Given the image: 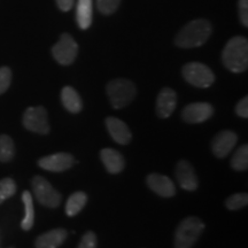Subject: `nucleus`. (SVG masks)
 I'll use <instances>...</instances> for the list:
<instances>
[{
  "label": "nucleus",
  "mask_w": 248,
  "mask_h": 248,
  "mask_svg": "<svg viewBox=\"0 0 248 248\" xmlns=\"http://www.w3.org/2000/svg\"><path fill=\"white\" fill-rule=\"evenodd\" d=\"M147 184L156 194L163 198H171L176 194V186L167 176L161 173H151L147 177Z\"/></svg>",
  "instance_id": "obj_14"
},
{
  "label": "nucleus",
  "mask_w": 248,
  "mask_h": 248,
  "mask_svg": "<svg viewBox=\"0 0 248 248\" xmlns=\"http://www.w3.org/2000/svg\"><path fill=\"white\" fill-rule=\"evenodd\" d=\"M77 248H97V235L94 232L88 231L83 235Z\"/></svg>",
  "instance_id": "obj_28"
},
{
  "label": "nucleus",
  "mask_w": 248,
  "mask_h": 248,
  "mask_svg": "<svg viewBox=\"0 0 248 248\" xmlns=\"http://www.w3.org/2000/svg\"><path fill=\"white\" fill-rule=\"evenodd\" d=\"M77 24L80 29L90 28L93 18V0H78L76 6Z\"/></svg>",
  "instance_id": "obj_18"
},
{
  "label": "nucleus",
  "mask_w": 248,
  "mask_h": 248,
  "mask_svg": "<svg viewBox=\"0 0 248 248\" xmlns=\"http://www.w3.org/2000/svg\"><path fill=\"white\" fill-rule=\"evenodd\" d=\"M23 125L29 131L47 135L49 123L47 111L44 107H29L23 114Z\"/></svg>",
  "instance_id": "obj_8"
},
{
  "label": "nucleus",
  "mask_w": 248,
  "mask_h": 248,
  "mask_svg": "<svg viewBox=\"0 0 248 248\" xmlns=\"http://www.w3.org/2000/svg\"><path fill=\"white\" fill-rule=\"evenodd\" d=\"M68 237V231L64 229L53 230L40 234L35 241L36 248H58L64 243Z\"/></svg>",
  "instance_id": "obj_16"
},
{
  "label": "nucleus",
  "mask_w": 248,
  "mask_h": 248,
  "mask_svg": "<svg viewBox=\"0 0 248 248\" xmlns=\"http://www.w3.org/2000/svg\"><path fill=\"white\" fill-rule=\"evenodd\" d=\"M235 113L239 117L243 119H247L248 117V98L245 97L238 102L237 106H235Z\"/></svg>",
  "instance_id": "obj_30"
},
{
  "label": "nucleus",
  "mask_w": 248,
  "mask_h": 248,
  "mask_svg": "<svg viewBox=\"0 0 248 248\" xmlns=\"http://www.w3.org/2000/svg\"><path fill=\"white\" fill-rule=\"evenodd\" d=\"M224 66L232 73H244L248 67V40L241 36L231 38L222 53Z\"/></svg>",
  "instance_id": "obj_2"
},
{
  "label": "nucleus",
  "mask_w": 248,
  "mask_h": 248,
  "mask_svg": "<svg viewBox=\"0 0 248 248\" xmlns=\"http://www.w3.org/2000/svg\"><path fill=\"white\" fill-rule=\"evenodd\" d=\"M106 126L110 137L120 145H126L131 141V131L123 121L116 117H107Z\"/></svg>",
  "instance_id": "obj_15"
},
{
  "label": "nucleus",
  "mask_w": 248,
  "mask_h": 248,
  "mask_svg": "<svg viewBox=\"0 0 248 248\" xmlns=\"http://www.w3.org/2000/svg\"><path fill=\"white\" fill-rule=\"evenodd\" d=\"M248 203L247 193H235L232 194L225 200L226 208L230 210H239L246 207Z\"/></svg>",
  "instance_id": "obj_24"
},
{
  "label": "nucleus",
  "mask_w": 248,
  "mask_h": 248,
  "mask_svg": "<svg viewBox=\"0 0 248 248\" xmlns=\"http://www.w3.org/2000/svg\"><path fill=\"white\" fill-rule=\"evenodd\" d=\"M22 202L24 204V217L21 222V228L24 231H29L35 223V207H33L32 194L29 191H24L22 193Z\"/></svg>",
  "instance_id": "obj_20"
},
{
  "label": "nucleus",
  "mask_w": 248,
  "mask_h": 248,
  "mask_svg": "<svg viewBox=\"0 0 248 248\" xmlns=\"http://www.w3.org/2000/svg\"><path fill=\"white\" fill-rule=\"evenodd\" d=\"M177 106V94L170 88L160 91L156 99V114L160 119H168Z\"/></svg>",
  "instance_id": "obj_12"
},
{
  "label": "nucleus",
  "mask_w": 248,
  "mask_h": 248,
  "mask_svg": "<svg viewBox=\"0 0 248 248\" xmlns=\"http://www.w3.org/2000/svg\"><path fill=\"white\" fill-rule=\"evenodd\" d=\"M213 32L212 24L203 18H197L185 24L175 38L178 47L193 48L202 46Z\"/></svg>",
  "instance_id": "obj_1"
},
{
  "label": "nucleus",
  "mask_w": 248,
  "mask_h": 248,
  "mask_svg": "<svg viewBox=\"0 0 248 248\" xmlns=\"http://www.w3.org/2000/svg\"><path fill=\"white\" fill-rule=\"evenodd\" d=\"M107 95L113 108L120 109L131 102L136 97V86L131 80L125 78H116L110 80L106 88Z\"/></svg>",
  "instance_id": "obj_4"
},
{
  "label": "nucleus",
  "mask_w": 248,
  "mask_h": 248,
  "mask_svg": "<svg viewBox=\"0 0 248 248\" xmlns=\"http://www.w3.org/2000/svg\"><path fill=\"white\" fill-rule=\"evenodd\" d=\"M176 177L179 186L186 191H194L198 188L199 182L192 164L186 160H181L176 167Z\"/></svg>",
  "instance_id": "obj_13"
},
{
  "label": "nucleus",
  "mask_w": 248,
  "mask_h": 248,
  "mask_svg": "<svg viewBox=\"0 0 248 248\" xmlns=\"http://www.w3.org/2000/svg\"><path fill=\"white\" fill-rule=\"evenodd\" d=\"M14 141L7 135H0V162H9L14 157Z\"/></svg>",
  "instance_id": "obj_22"
},
{
  "label": "nucleus",
  "mask_w": 248,
  "mask_h": 248,
  "mask_svg": "<svg viewBox=\"0 0 248 248\" xmlns=\"http://www.w3.org/2000/svg\"><path fill=\"white\" fill-rule=\"evenodd\" d=\"M238 8H239V17L241 23L245 27H248V0H239Z\"/></svg>",
  "instance_id": "obj_29"
},
{
  "label": "nucleus",
  "mask_w": 248,
  "mask_h": 248,
  "mask_svg": "<svg viewBox=\"0 0 248 248\" xmlns=\"http://www.w3.org/2000/svg\"><path fill=\"white\" fill-rule=\"evenodd\" d=\"M121 4V0H97L99 12L105 15L115 13Z\"/></svg>",
  "instance_id": "obj_26"
},
{
  "label": "nucleus",
  "mask_w": 248,
  "mask_h": 248,
  "mask_svg": "<svg viewBox=\"0 0 248 248\" xmlns=\"http://www.w3.org/2000/svg\"><path fill=\"white\" fill-rule=\"evenodd\" d=\"M33 195L37 201L48 208H57L60 206L62 197L59 192L51 185L47 179L42 176H35L31 181Z\"/></svg>",
  "instance_id": "obj_6"
},
{
  "label": "nucleus",
  "mask_w": 248,
  "mask_h": 248,
  "mask_svg": "<svg viewBox=\"0 0 248 248\" xmlns=\"http://www.w3.org/2000/svg\"><path fill=\"white\" fill-rule=\"evenodd\" d=\"M16 192V184L12 178H4L0 181V204L13 197Z\"/></svg>",
  "instance_id": "obj_25"
},
{
  "label": "nucleus",
  "mask_w": 248,
  "mask_h": 248,
  "mask_svg": "<svg viewBox=\"0 0 248 248\" xmlns=\"http://www.w3.org/2000/svg\"><path fill=\"white\" fill-rule=\"evenodd\" d=\"M183 76L185 80L195 88L207 89L215 82L213 70L200 62H190L183 67Z\"/></svg>",
  "instance_id": "obj_5"
},
{
  "label": "nucleus",
  "mask_w": 248,
  "mask_h": 248,
  "mask_svg": "<svg viewBox=\"0 0 248 248\" xmlns=\"http://www.w3.org/2000/svg\"><path fill=\"white\" fill-rule=\"evenodd\" d=\"M78 53V45L68 33H63L59 42L52 47V55L58 63L62 66H69L75 61Z\"/></svg>",
  "instance_id": "obj_7"
},
{
  "label": "nucleus",
  "mask_w": 248,
  "mask_h": 248,
  "mask_svg": "<svg viewBox=\"0 0 248 248\" xmlns=\"http://www.w3.org/2000/svg\"><path fill=\"white\" fill-rule=\"evenodd\" d=\"M61 101L64 108L70 113L76 114L82 110V99L77 91L71 86H64L61 91Z\"/></svg>",
  "instance_id": "obj_19"
},
{
  "label": "nucleus",
  "mask_w": 248,
  "mask_h": 248,
  "mask_svg": "<svg viewBox=\"0 0 248 248\" xmlns=\"http://www.w3.org/2000/svg\"><path fill=\"white\" fill-rule=\"evenodd\" d=\"M214 115V107L208 102H193L182 111V119L187 123H202Z\"/></svg>",
  "instance_id": "obj_10"
},
{
  "label": "nucleus",
  "mask_w": 248,
  "mask_h": 248,
  "mask_svg": "<svg viewBox=\"0 0 248 248\" xmlns=\"http://www.w3.org/2000/svg\"><path fill=\"white\" fill-rule=\"evenodd\" d=\"M203 230L204 223L199 217H186L176 229L175 248H192Z\"/></svg>",
  "instance_id": "obj_3"
},
{
  "label": "nucleus",
  "mask_w": 248,
  "mask_h": 248,
  "mask_svg": "<svg viewBox=\"0 0 248 248\" xmlns=\"http://www.w3.org/2000/svg\"><path fill=\"white\" fill-rule=\"evenodd\" d=\"M88 202V195L84 192H75L68 198L66 202V214L68 216H75L84 208Z\"/></svg>",
  "instance_id": "obj_21"
},
{
  "label": "nucleus",
  "mask_w": 248,
  "mask_h": 248,
  "mask_svg": "<svg viewBox=\"0 0 248 248\" xmlns=\"http://www.w3.org/2000/svg\"><path fill=\"white\" fill-rule=\"evenodd\" d=\"M231 167L237 171H244L248 168V146L243 145L234 152L231 160Z\"/></svg>",
  "instance_id": "obj_23"
},
{
  "label": "nucleus",
  "mask_w": 248,
  "mask_h": 248,
  "mask_svg": "<svg viewBox=\"0 0 248 248\" xmlns=\"http://www.w3.org/2000/svg\"><path fill=\"white\" fill-rule=\"evenodd\" d=\"M75 0H57L58 7L61 9L62 12H68L73 8Z\"/></svg>",
  "instance_id": "obj_31"
},
{
  "label": "nucleus",
  "mask_w": 248,
  "mask_h": 248,
  "mask_svg": "<svg viewBox=\"0 0 248 248\" xmlns=\"http://www.w3.org/2000/svg\"><path fill=\"white\" fill-rule=\"evenodd\" d=\"M100 159L104 163L105 168L110 173H120L124 169V166H125L122 154L120 152L113 150V148L101 150Z\"/></svg>",
  "instance_id": "obj_17"
},
{
  "label": "nucleus",
  "mask_w": 248,
  "mask_h": 248,
  "mask_svg": "<svg viewBox=\"0 0 248 248\" xmlns=\"http://www.w3.org/2000/svg\"><path fill=\"white\" fill-rule=\"evenodd\" d=\"M12 83V70L8 67H0V94L7 91Z\"/></svg>",
  "instance_id": "obj_27"
},
{
  "label": "nucleus",
  "mask_w": 248,
  "mask_h": 248,
  "mask_svg": "<svg viewBox=\"0 0 248 248\" xmlns=\"http://www.w3.org/2000/svg\"><path fill=\"white\" fill-rule=\"evenodd\" d=\"M75 163V159L69 153H55L42 157L38 161V166L42 169L52 172H61L70 169Z\"/></svg>",
  "instance_id": "obj_9"
},
{
  "label": "nucleus",
  "mask_w": 248,
  "mask_h": 248,
  "mask_svg": "<svg viewBox=\"0 0 248 248\" xmlns=\"http://www.w3.org/2000/svg\"><path fill=\"white\" fill-rule=\"evenodd\" d=\"M237 144V135L230 130L218 132L212 141L213 154L218 159H224L231 153Z\"/></svg>",
  "instance_id": "obj_11"
}]
</instances>
